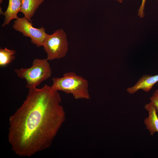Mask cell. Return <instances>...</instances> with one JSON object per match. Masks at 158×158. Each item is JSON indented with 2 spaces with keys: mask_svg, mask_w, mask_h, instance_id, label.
Here are the masks:
<instances>
[{
  "mask_svg": "<svg viewBox=\"0 0 158 158\" xmlns=\"http://www.w3.org/2000/svg\"><path fill=\"white\" fill-rule=\"evenodd\" d=\"M61 101L51 86L29 89L25 100L9 119L8 140L16 154L30 157L51 145L65 120Z\"/></svg>",
  "mask_w": 158,
  "mask_h": 158,
  "instance_id": "cell-1",
  "label": "cell"
},
{
  "mask_svg": "<svg viewBox=\"0 0 158 158\" xmlns=\"http://www.w3.org/2000/svg\"><path fill=\"white\" fill-rule=\"evenodd\" d=\"M44 1V0H22L20 12L23 13L25 18L31 22L36 11Z\"/></svg>",
  "mask_w": 158,
  "mask_h": 158,
  "instance_id": "cell-9",
  "label": "cell"
},
{
  "mask_svg": "<svg viewBox=\"0 0 158 158\" xmlns=\"http://www.w3.org/2000/svg\"><path fill=\"white\" fill-rule=\"evenodd\" d=\"M52 80L53 88L71 94L76 99L90 98L88 81L74 72H67L61 77L53 78Z\"/></svg>",
  "mask_w": 158,
  "mask_h": 158,
  "instance_id": "cell-2",
  "label": "cell"
},
{
  "mask_svg": "<svg viewBox=\"0 0 158 158\" xmlns=\"http://www.w3.org/2000/svg\"><path fill=\"white\" fill-rule=\"evenodd\" d=\"M158 82V74L154 75L145 74L139 79L134 86L127 88L126 90L130 94H134L140 90L147 92Z\"/></svg>",
  "mask_w": 158,
  "mask_h": 158,
  "instance_id": "cell-6",
  "label": "cell"
},
{
  "mask_svg": "<svg viewBox=\"0 0 158 158\" xmlns=\"http://www.w3.org/2000/svg\"><path fill=\"white\" fill-rule=\"evenodd\" d=\"M150 99V102L155 108L158 113V89L154 92Z\"/></svg>",
  "mask_w": 158,
  "mask_h": 158,
  "instance_id": "cell-11",
  "label": "cell"
},
{
  "mask_svg": "<svg viewBox=\"0 0 158 158\" xmlns=\"http://www.w3.org/2000/svg\"><path fill=\"white\" fill-rule=\"evenodd\" d=\"M145 109L148 111V116L145 118L144 122L151 136L158 133V116L154 107L150 102L145 104Z\"/></svg>",
  "mask_w": 158,
  "mask_h": 158,
  "instance_id": "cell-7",
  "label": "cell"
},
{
  "mask_svg": "<svg viewBox=\"0 0 158 158\" xmlns=\"http://www.w3.org/2000/svg\"><path fill=\"white\" fill-rule=\"evenodd\" d=\"M22 4V0H8L7 8L3 15L5 18L2 26L9 24L13 19L16 20L18 18V13L20 12Z\"/></svg>",
  "mask_w": 158,
  "mask_h": 158,
  "instance_id": "cell-8",
  "label": "cell"
},
{
  "mask_svg": "<svg viewBox=\"0 0 158 158\" xmlns=\"http://www.w3.org/2000/svg\"><path fill=\"white\" fill-rule=\"evenodd\" d=\"M16 51L14 50H10L6 47L0 48V66L4 67L10 63L15 59L14 54Z\"/></svg>",
  "mask_w": 158,
  "mask_h": 158,
  "instance_id": "cell-10",
  "label": "cell"
},
{
  "mask_svg": "<svg viewBox=\"0 0 158 158\" xmlns=\"http://www.w3.org/2000/svg\"><path fill=\"white\" fill-rule=\"evenodd\" d=\"M19 78L25 79L26 87L28 89L36 87L51 75V69L47 59H35L31 67L28 68L15 69Z\"/></svg>",
  "mask_w": 158,
  "mask_h": 158,
  "instance_id": "cell-3",
  "label": "cell"
},
{
  "mask_svg": "<svg viewBox=\"0 0 158 158\" xmlns=\"http://www.w3.org/2000/svg\"><path fill=\"white\" fill-rule=\"evenodd\" d=\"M42 46L47 54L48 61L65 57L68 51V43L64 30L58 29L51 35L48 34Z\"/></svg>",
  "mask_w": 158,
  "mask_h": 158,
  "instance_id": "cell-4",
  "label": "cell"
},
{
  "mask_svg": "<svg viewBox=\"0 0 158 158\" xmlns=\"http://www.w3.org/2000/svg\"><path fill=\"white\" fill-rule=\"evenodd\" d=\"M146 0H142L141 5L138 11V15L141 18L144 16V10Z\"/></svg>",
  "mask_w": 158,
  "mask_h": 158,
  "instance_id": "cell-12",
  "label": "cell"
},
{
  "mask_svg": "<svg viewBox=\"0 0 158 158\" xmlns=\"http://www.w3.org/2000/svg\"><path fill=\"white\" fill-rule=\"evenodd\" d=\"M13 28L22 33L24 36L30 37L31 43L37 47L43 46L48 34L46 32L44 27L39 28H35L31 22L24 17L18 18L15 20Z\"/></svg>",
  "mask_w": 158,
  "mask_h": 158,
  "instance_id": "cell-5",
  "label": "cell"
},
{
  "mask_svg": "<svg viewBox=\"0 0 158 158\" xmlns=\"http://www.w3.org/2000/svg\"><path fill=\"white\" fill-rule=\"evenodd\" d=\"M116 0L118 1L119 2L121 3L122 2L123 0Z\"/></svg>",
  "mask_w": 158,
  "mask_h": 158,
  "instance_id": "cell-13",
  "label": "cell"
},
{
  "mask_svg": "<svg viewBox=\"0 0 158 158\" xmlns=\"http://www.w3.org/2000/svg\"></svg>",
  "mask_w": 158,
  "mask_h": 158,
  "instance_id": "cell-14",
  "label": "cell"
}]
</instances>
